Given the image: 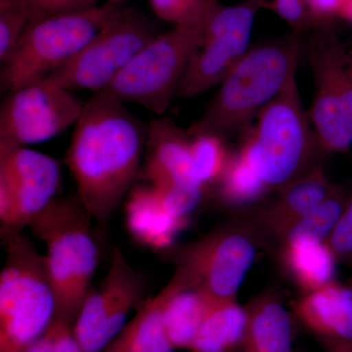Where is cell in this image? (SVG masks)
I'll use <instances>...</instances> for the list:
<instances>
[{
    "instance_id": "cell-1",
    "label": "cell",
    "mask_w": 352,
    "mask_h": 352,
    "mask_svg": "<svg viewBox=\"0 0 352 352\" xmlns=\"http://www.w3.org/2000/svg\"><path fill=\"white\" fill-rule=\"evenodd\" d=\"M145 126L109 90L85 102L66 155L78 198L92 219L106 223L138 176Z\"/></svg>"
},
{
    "instance_id": "cell-2",
    "label": "cell",
    "mask_w": 352,
    "mask_h": 352,
    "mask_svg": "<svg viewBox=\"0 0 352 352\" xmlns=\"http://www.w3.org/2000/svg\"><path fill=\"white\" fill-rule=\"evenodd\" d=\"M298 36L254 46L220 83L203 115L187 129L190 138L214 134L223 138L247 126L296 75Z\"/></svg>"
},
{
    "instance_id": "cell-3",
    "label": "cell",
    "mask_w": 352,
    "mask_h": 352,
    "mask_svg": "<svg viewBox=\"0 0 352 352\" xmlns=\"http://www.w3.org/2000/svg\"><path fill=\"white\" fill-rule=\"evenodd\" d=\"M240 154L270 192H278L321 164L325 154L303 110L296 75L258 113Z\"/></svg>"
},
{
    "instance_id": "cell-4",
    "label": "cell",
    "mask_w": 352,
    "mask_h": 352,
    "mask_svg": "<svg viewBox=\"0 0 352 352\" xmlns=\"http://www.w3.org/2000/svg\"><path fill=\"white\" fill-rule=\"evenodd\" d=\"M91 217L78 198H57L30 224L46 245V264L57 300L55 318L75 324L99 263Z\"/></svg>"
},
{
    "instance_id": "cell-5",
    "label": "cell",
    "mask_w": 352,
    "mask_h": 352,
    "mask_svg": "<svg viewBox=\"0 0 352 352\" xmlns=\"http://www.w3.org/2000/svg\"><path fill=\"white\" fill-rule=\"evenodd\" d=\"M6 258L0 273V352H23L43 337L57 311L45 256L24 232L1 236Z\"/></svg>"
},
{
    "instance_id": "cell-6",
    "label": "cell",
    "mask_w": 352,
    "mask_h": 352,
    "mask_svg": "<svg viewBox=\"0 0 352 352\" xmlns=\"http://www.w3.org/2000/svg\"><path fill=\"white\" fill-rule=\"evenodd\" d=\"M122 8L107 0L85 10L31 21L12 55L2 64V91L45 80L78 54Z\"/></svg>"
},
{
    "instance_id": "cell-7",
    "label": "cell",
    "mask_w": 352,
    "mask_h": 352,
    "mask_svg": "<svg viewBox=\"0 0 352 352\" xmlns=\"http://www.w3.org/2000/svg\"><path fill=\"white\" fill-rule=\"evenodd\" d=\"M203 28L175 25L146 44L109 85L124 104L163 116L176 96L190 60L203 39Z\"/></svg>"
},
{
    "instance_id": "cell-8",
    "label": "cell",
    "mask_w": 352,
    "mask_h": 352,
    "mask_svg": "<svg viewBox=\"0 0 352 352\" xmlns=\"http://www.w3.org/2000/svg\"><path fill=\"white\" fill-rule=\"evenodd\" d=\"M157 36L142 14L120 9L97 36L78 54L45 78L71 90L107 89L134 56Z\"/></svg>"
},
{
    "instance_id": "cell-9",
    "label": "cell",
    "mask_w": 352,
    "mask_h": 352,
    "mask_svg": "<svg viewBox=\"0 0 352 352\" xmlns=\"http://www.w3.org/2000/svg\"><path fill=\"white\" fill-rule=\"evenodd\" d=\"M258 254L256 236L239 226L215 229L173 251L170 258L190 287L217 302L237 300Z\"/></svg>"
},
{
    "instance_id": "cell-10",
    "label": "cell",
    "mask_w": 352,
    "mask_h": 352,
    "mask_svg": "<svg viewBox=\"0 0 352 352\" xmlns=\"http://www.w3.org/2000/svg\"><path fill=\"white\" fill-rule=\"evenodd\" d=\"M261 6V0L230 6L215 2L176 96L192 98L223 82L249 51L254 19Z\"/></svg>"
},
{
    "instance_id": "cell-11",
    "label": "cell",
    "mask_w": 352,
    "mask_h": 352,
    "mask_svg": "<svg viewBox=\"0 0 352 352\" xmlns=\"http://www.w3.org/2000/svg\"><path fill=\"white\" fill-rule=\"evenodd\" d=\"M62 173L56 160L25 146L0 145L1 236L23 232L57 198Z\"/></svg>"
},
{
    "instance_id": "cell-12",
    "label": "cell",
    "mask_w": 352,
    "mask_h": 352,
    "mask_svg": "<svg viewBox=\"0 0 352 352\" xmlns=\"http://www.w3.org/2000/svg\"><path fill=\"white\" fill-rule=\"evenodd\" d=\"M85 102L43 80L8 92L0 110V145L45 142L76 124Z\"/></svg>"
},
{
    "instance_id": "cell-13",
    "label": "cell",
    "mask_w": 352,
    "mask_h": 352,
    "mask_svg": "<svg viewBox=\"0 0 352 352\" xmlns=\"http://www.w3.org/2000/svg\"><path fill=\"white\" fill-rule=\"evenodd\" d=\"M145 278L116 248L107 275L90 288L74 324V332L85 352H102L122 330L132 310L142 305Z\"/></svg>"
},
{
    "instance_id": "cell-14",
    "label": "cell",
    "mask_w": 352,
    "mask_h": 352,
    "mask_svg": "<svg viewBox=\"0 0 352 352\" xmlns=\"http://www.w3.org/2000/svg\"><path fill=\"white\" fill-rule=\"evenodd\" d=\"M344 50L327 29L315 32L308 45L315 83L310 119L324 153H346L352 146V119L344 106L340 80Z\"/></svg>"
},
{
    "instance_id": "cell-15",
    "label": "cell",
    "mask_w": 352,
    "mask_h": 352,
    "mask_svg": "<svg viewBox=\"0 0 352 352\" xmlns=\"http://www.w3.org/2000/svg\"><path fill=\"white\" fill-rule=\"evenodd\" d=\"M188 286L182 273L175 271L170 281L156 296L143 302L102 352H175L164 331V310L171 296Z\"/></svg>"
},
{
    "instance_id": "cell-16",
    "label": "cell",
    "mask_w": 352,
    "mask_h": 352,
    "mask_svg": "<svg viewBox=\"0 0 352 352\" xmlns=\"http://www.w3.org/2000/svg\"><path fill=\"white\" fill-rule=\"evenodd\" d=\"M296 319L317 339L352 342V291L336 280L293 305Z\"/></svg>"
},
{
    "instance_id": "cell-17",
    "label": "cell",
    "mask_w": 352,
    "mask_h": 352,
    "mask_svg": "<svg viewBox=\"0 0 352 352\" xmlns=\"http://www.w3.org/2000/svg\"><path fill=\"white\" fill-rule=\"evenodd\" d=\"M336 186L329 182L322 164L300 179L278 191L275 197L256 214L263 230L277 238L308 212L333 193Z\"/></svg>"
},
{
    "instance_id": "cell-18",
    "label": "cell",
    "mask_w": 352,
    "mask_h": 352,
    "mask_svg": "<svg viewBox=\"0 0 352 352\" xmlns=\"http://www.w3.org/2000/svg\"><path fill=\"white\" fill-rule=\"evenodd\" d=\"M240 352H295L291 315L276 293L265 292L247 305Z\"/></svg>"
},
{
    "instance_id": "cell-19",
    "label": "cell",
    "mask_w": 352,
    "mask_h": 352,
    "mask_svg": "<svg viewBox=\"0 0 352 352\" xmlns=\"http://www.w3.org/2000/svg\"><path fill=\"white\" fill-rule=\"evenodd\" d=\"M191 138L168 118H157L147 126L146 177L152 183L194 180L190 157Z\"/></svg>"
},
{
    "instance_id": "cell-20",
    "label": "cell",
    "mask_w": 352,
    "mask_h": 352,
    "mask_svg": "<svg viewBox=\"0 0 352 352\" xmlns=\"http://www.w3.org/2000/svg\"><path fill=\"white\" fill-rule=\"evenodd\" d=\"M127 226L140 243L163 250L186 226V220L166 212L151 186H138L131 193L126 205Z\"/></svg>"
},
{
    "instance_id": "cell-21",
    "label": "cell",
    "mask_w": 352,
    "mask_h": 352,
    "mask_svg": "<svg viewBox=\"0 0 352 352\" xmlns=\"http://www.w3.org/2000/svg\"><path fill=\"white\" fill-rule=\"evenodd\" d=\"M247 321V307L237 300L217 302L201 323L189 351L231 352L239 349Z\"/></svg>"
},
{
    "instance_id": "cell-22",
    "label": "cell",
    "mask_w": 352,
    "mask_h": 352,
    "mask_svg": "<svg viewBox=\"0 0 352 352\" xmlns=\"http://www.w3.org/2000/svg\"><path fill=\"white\" fill-rule=\"evenodd\" d=\"M217 300L195 287H185L166 302L164 327L175 349H190L197 332Z\"/></svg>"
},
{
    "instance_id": "cell-23",
    "label": "cell",
    "mask_w": 352,
    "mask_h": 352,
    "mask_svg": "<svg viewBox=\"0 0 352 352\" xmlns=\"http://www.w3.org/2000/svg\"><path fill=\"white\" fill-rule=\"evenodd\" d=\"M281 258L287 272L305 294L320 289L335 280L338 263L326 243L282 248Z\"/></svg>"
},
{
    "instance_id": "cell-24",
    "label": "cell",
    "mask_w": 352,
    "mask_h": 352,
    "mask_svg": "<svg viewBox=\"0 0 352 352\" xmlns=\"http://www.w3.org/2000/svg\"><path fill=\"white\" fill-rule=\"evenodd\" d=\"M349 198L336 187L318 206L294 222L277 240L282 248L325 243L333 232Z\"/></svg>"
},
{
    "instance_id": "cell-25",
    "label": "cell",
    "mask_w": 352,
    "mask_h": 352,
    "mask_svg": "<svg viewBox=\"0 0 352 352\" xmlns=\"http://www.w3.org/2000/svg\"><path fill=\"white\" fill-rule=\"evenodd\" d=\"M217 182L220 199L231 206L254 203L270 193L240 152L230 155L226 170Z\"/></svg>"
},
{
    "instance_id": "cell-26",
    "label": "cell",
    "mask_w": 352,
    "mask_h": 352,
    "mask_svg": "<svg viewBox=\"0 0 352 352\" xmlns=\"http://www.w3.org/2000/svg\"><path fill=\"white\" fill-rule=\"evenodd\" d=\"M230 155L224 145V139L219 136L208 133L192 136L190 157L194 179L205 187L219 182Z\"/></svg>"
},
{
    "instance_id": "cell-27",
    "label": "cell",
    "mask_w": 352,
    "mask_h": 352,
    "mask_svg": "<svg viewBox=\"0 0 352 352\" xmlns=\"http://www.w3.org/2000/svg\"><path fill=\"white\" fill-rule=\"evenodd\" d=\"M157 201L168 214L187 219L203 200L205 186L194 180H168L150 184Z\"/></svg>"
},
{
    "instance_id": "cell-28",
    "label": "cell",
    "mask_w": 352,
    "mask_h": 352,
    "mask_svg": "<svg viewBox=\"0 0 352 352\" xmlns=\"http://www.w3.org/2000/svg\"><path fill=\"white\" fill-rule=\"evenodd\" d=\"M160 19L175 25L205 28L208 14L217 0H149Z\"/></svg>"
},
{
    "instance_id": "cell-29",
    "label": "cell",
    "mask_w": 352,
    "mask_h": 352,
    "mask_svg": "<svg viewBox=\"0 0 352 352\" xmlns=\"http://www.w3.org/2000/svg\"><path fill=\"white\" fill-rule=\"evenodd\" d=\"M31 18L19 0H0V63L12 55Z\"/></svg>"
},
{
    "instance_id": "cell-30",
    "label": "cell",
    "mask_w": 352,
    "mask_h": 352,
    "mask_svg": "<svg viewBox=\"0 0 352 352\" xmlns=\"http://www.w3.org/2000/svg\"><path fill=\"white\" fill-rule=\"evenodd\" d=\"M325 243L338 263L352 264V196Z\"/></svg>"
},
{
    "instance_id": "cell-31",
    "label": "cell",
    "mask_w": 352,
    "mask_h": 352,
    "mask_svg": "<svg viewBox=\"0 0 352 352\" xmlns=\"http://www.w3.org/2000/svg\"><path fill=\"white\" fill-rule=\"evenodd\" d=\"M29 12L31 21L58 15V14L76 12L97 6L98 0H19ZM30 21V22H31Z\"/></svg>"
},
{
    "instance_id": "cell-32",
    "label": "cell",
    "mask_w": 352,
    "mask_h": 352,
    "mask_svg": "<svg viewBox=\"0 0 352 352\" xmlns=\"http://www.w3.org/2000/svg\"><path fill=\"white\" fill-rule=\"evenodd\" d=\"M265 6L270 7L279 17L286 21L296 31H302L312 21L305 0H271Z\"/></svg>"
},
{
    "instance_id": "cell-33",
    "label": "cell",
    "mask_w": 352,
    "mask_h": 352,
    "mask_svg": "<svg viewBox=\"0 0 352 352\" xmlns=\"http://www.w3.org/2000/svg\"><path fill=\"white\" fill-rule=\"evenodd\" d=\"M52 352H85L74 332V325L63 319L55 318L47 330Z\"/></svg>"
},
{
    "instance_id": "cell-34",
    "label": "cell",
    "mask_w": 352,
    "mask_h": 352,
    "mask_svg": "<svg viewBox=\"0 0 352 352\" xmlns=\"http://www.w3.org/2000/svg\"><path fill=\"white\" fill-rule=\"evenodd\" d=\"M340 80L342 99L352 119V50L344 48L340 62Z\"/></svg>"
},
{
    "instance_id": "cell-35",
    "label": "cell",
    "mask_w": 352,
    "mask_h": 352,
    "mask_svg": "<svg viewBox=\"0 0 352 352\" xmlns=\"http://www.w3.org/2000/svg\"><path fill=\"white\" fill-rule=\"evenodd\" d=\"M324 352H352V342L342 340L318 339Z\"/></svg>"
},
{
    "instance_id": "cell-36",
    "label": "cell",
    "mask_w": 352,
    "mask_h": 352,
    "mask_svg": "<svg viewBox=\"0 0 352 352\" xmlns=\"http://www.w3.org/2000/svg\"><path fill=\"white\" fill-rule=\"evenodd\" d=\"M338 16L352 24V0H342Z\"/></svg>"
},
{
    "instance_id": "cell-37",
    "label": "cell",
    "mask_w": 352,
    "mask_h": 352,
    "mask_svg": "<svg viewBox=\"0 0 352 352\" xmlns=\"http://www.w3.org/2000/svg\"><path fill=\"white\" fill-rule=\"evenodd\" d=\"M349 288H351V291H352V279L351 280V282H349Z\"/></svg>"
}]
</instances>
